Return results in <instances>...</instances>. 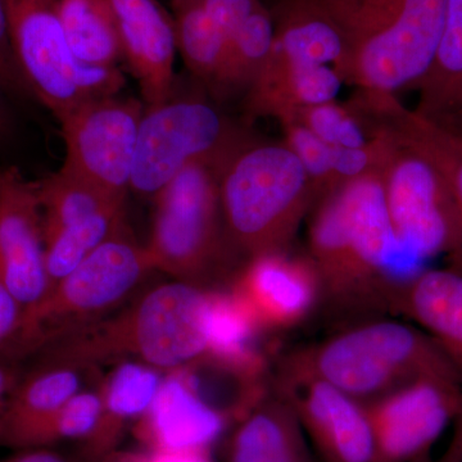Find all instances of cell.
I'll list each match as a JSON object with an SVG mask.
<instances>
[{
	"mask_svg": "<svg viewBox=\"0 0 462 462\" xmlns=\"http://www.w3.org/2000/svg\"><path fill=\"white\" fill-rule=\"evenodd\" d=\"M306 254L320 279L321 309L338 327L393 316L398 294L428 269L394 236L379 173L316 203Z\"/></svg>",
	"mask_w": 462,
	"mask_h": 462,
	"instance_id": "6da1fadb",
	"label": "cell"
},
{
	"mask_svg": "<svg viewBox=\"0 0 462 462\" xmlns=\"http://www.w3.org/2000/svg\"><path fill=\"white\" fill-rule=\"evenodd\" d=\"M211 291L179 279L154 285L115 315L58 337L35 355L99 367L135 360L175 372L208 355Z\"/></svg>",
	"mask_w": 462,
	"mask_h": 462,
	"instance_id": "7a4b0ae2",
	"label": "cell"
},
{
	"mask_svg": "<svg viewBox=\"0 0 462 462\" xmlns=\"http://www.w3.org/2000/svg\"><path fill=\"white\" fill-rule=\"evenodd\" d=\"M336 27L345 45L338 69L358 93L418 89L436 57L446 0H305Z\"/></svg>",
	"mask_w": 462,
	"mask_h": 462,
	"instance_id": "3957f363",
	"label": "cell"
},
{
	"mask_svg": "<svg viewBox=\"0 0 462 462\" xmlns=\"http://www.w3.org/2000/svg\"><path fill=\"white\" fill-rule=\"evenodd\" d=\"M284 357L363 403L425 376L462 382L439 346L418 325L396 316L342 325Z\"/></svg>",
	"mask_w": 462,
	"mask_h": 462,
	"instance_id": "277c9868",
	"label": "cell"
},
{
	"mask_svg": "<svg viewBox=\"0 0 462 462\" xmlns=\"http://www.w3.org/2000/svg\"><path fill=\"white\" fill-rule=\"evenodd\" d=\"M218 187L227 239L245 258L291 247L316 205L305 167L282 141L247 139L224 163Z\"/></svg>",
	"mask_w": 462,
	"mask_h": 462,
	"instance_id": "5b68a950",
	"label": "cell"
},
{
	"mask_svg": "<svg viewBox=\"0 0 462 462\" xmlns=\"http://www.w3.org/2000/svg\"><path fill=\"white\" fill-rule=\"evenodd\" d=\"M224 163H194L158 193L147 248L154 270L215 288L226 275L230 252L220 205Z\"/></svg>",
	"mask_w": 462,
	"mask_h": 462,
	"instance_id": "8992f818",
	"label": "cell"
},
{
	"mask_svg": "<svg viewBox=\"0 0 462 462\" xmlns=\"http://www.w3.org/2000/svg\"><path fill=\"white\" fill-rule=\"evenodd\" d=\"M152 272L147 248L127 229L116 234L25 311L14 357L27 360L51 340L108 318Z\"/></svg>",
	"mask_w": 462,
	"mask_h": 462,
	"instance_id": "52a82bcc",
	"label": "cell"
},
{
	"mask_svg": "<svg viewBox=\"0 0 462 462\" xmlns=\"http://www.w3.org/2000/svg\"><path fill=\"white\" fill-rule=\"evenodd\" d=\"M14 57L32 97L58 121L93 99L114 97L125 83L117 67L88 65L72 53L57 0H3Z\"/></svg>",
	"mask_w": 462,
	"mask_h": 462,
	"instance_id": "ba28073f",
	"label": "cell"
},
{
	"mask_svg": "<svg viewBox=\"0 0 462 462\" xmlns=\"http://www.w3.org/2000/svg\"><path fill=\"white\" fill-rule=\"evenodd\" d=\"M247 139L212 103L171 97L143 115L130 190L154 199L187 167L225 163Z\"/></svg>",
	"mask_w": 462,
	"mask_h": 462,
	"instance_id": "9c48e42d",
	"label": "cell"
},
{
	"mask_svg": "<svg viewBox=\"0 0 462 462\" xmlns=\"http://www.w3.org/2000/svg\"><path fill=\"white\" fill-rule=\"evenodd\" d=\"M383 126L392 145L379 176L394 236L425 263L445 257L462 269V230L445 178L418 148Z\"/></svg>",
	"mask_w": 462,
	"mask_h": 462,
	"instance_id": "30bf717a",
	"label": "cell"
},
{
	"mask_svg": "<svg viewBox=\"0 0 462 462\" xmlns=\"http://www.w3.org/2000/svg\"><path fill=\"white\" fill-rule=\"evenodd\" d=\"M144 108L138 100L93 99L60 120L66 144L65 169L126 199Z\"/></svg>",
	"mask_w": 462,
	"mask_h": 462,
	"instance_id": "8fae6325",
	"label": "cell"
},
{
	"mask_svg": "<svg viewBox=\"0 0 462 462\" xmlns=\"http://www.w3.org/2000/svg\"><path fill=\"white\" fill-rule=\"evenodd\" d=\"M366 407L374 462H413L431 448L462 407V382L425 376L383 394Z\"/></svg>",
	"mask_w": 462,
	"mask_h": 462,
	"instance_id": "7c38bea8",
	"label": "cell"
},
{
	"mask_svg": "<svg viewBox=\"0 0 462 462\" xmlns=\"http://www.w3.org/2000/svg\"><path fill=\"white\" fill-rule=\"evenodd\" d=\"M272 387L296 412L321 462H374L372 427L363 402L285 357L276 361Z\"/></svg>",
	"mask_w": 462,
	"mask_h": 462,
	"instance_id": "4fadbf2b",
	"label": "cell"
},
{
	"mask_svg": "<svg viewBox=\"0 0 462 462\" xmlns=\"http://www.w3.org/2000/svg\"><path fill=\"white\" fill-rule=\"evenodd\" d=\"M227 287L269 334L296 329L322 305L314 263L289 248L247 258Z\"/></svg>",
	"mask_w": 462,
	"mask_h": 462,
	"instance_id": "5bb4252c",
	"label": "cell"
},
{
	"mask_svg": "<svg viewBox=\"0 0 462 462\" xmlns=\"http://www.w3.org/2000/svg\"><path fill=\"white\" fill-rule=\"evenodd\" d=\"M0 279L25 311L51 291L38 188L17 167L0 170Z\"/></svg>",
	"mask_w": 462,
	"mask_h": 462,
	"instance_id": "9a60e30c",
	"label": "cell"
},
{
	"mask_svg": "<svg viewBox=\"0 0 462 462\" xmlns=\"http://www.w3.org/2000/svg\"><path fill=\"white\" fill-rule=\"evenodd\" d=\"M0 416V447L36 448L48 422L75 394L102 379V367L45 356H32ZM29 357V358H32Z\"/></svg>",
	"mask_w": 462,
	"mask_h": 462,
	"instance_id": "2e32d148",
	"label": "cell"
},
{
	"mask_svg": "<svg viewBox=\"0 0 462 462\" xmlns=\"http://www.w3.org/2000/svg\"><path fill=\"white\" fill-rule=\"evenodd\" d=\"M233 427L230 419L207 402L184 369L165 374L153 403L134 424L148 452L208 451Z\"/></svg>",
	"mask_w": 462,
	"mask_h": 462,
	"instance_id": "e0dca14e",
	"label": "cell"
},
{
	"mask_svg": "<svg viewBox=\"0 0 462 462\" xmlns=\"http://www.w3.org/2000/svg\"><path fill=\"white\" fill-rule=\"evenodd\" d=\"M120 33L123 57L141 85L148 107L172 97L175 25L156 0H108Z\"/></svg>",
	"mask_w": 462,
	"mask_h": 462,
	"instance_id": "ac0fdd59",
	"label": "cell"
},
{
	"mask_svg": "<svg viewBox=\"0 0 462 462\" xmlns=\"http://www.w3.org/2000/svg\"><path fill=\"white\" fill-rule=\"evenodd\" d=\"M393 316L421 328L462 378V269L428 267L398 294Z\"/></svg>",
	"mask_w": 462,
	"mask_h": 462,
	"instance_id": "d6986e66",
	"label": "cell"
},
{
	"mask_svg": "<svg viewBox=\"0 0 462 462\" xmlns=\"http://www.w3.org/2000/svg\"><path fill=\"white\" fill-rule=\"evenodd\" d=\"M165 373L135 360L116 363L102 376V413L94 433L81 443L85 462H99L117 452L125 431L153 403Z\"/></svg>",
	"mask_w": 462,
	"mask_h": 462,
	"instance_id": "ffe728a7",
	"label": "cell"
},
{
	"mask_svg": "<svg viewBox=\"0 0 462 462\" xmlns=\"http://www.w3.org/2000/svg\"><path fill=\"white\" fill-rule=\"evenodd\" d=\"M272 14L275 41L256 81L300 66L330 65L338 71L345 45L329 20L305 0H275Z\"/></svg>",
	"mask_w": 462,
	"mask_h": 462,
	"instance_id": "44dd1931",
	"label": "cell"
},
{
	"mask_svg": "<svg viewBox=\"0 0 462 462\" xmlns=\"http://www.w3.org/2000/svg\"><path fill=\"white\" fill-rule=\"evenodd\" d=\"M225 462H312L291 404L272 391L231 427Z\"/></svg>",
	"mask_w": 462,
	"mask_h": 462,
	"instance_id": "7402d4cb",
	"label": "cell"
},
{
	"mask_svg": "<svg viewBox=\"0 0 462 462\" xmlns=\"http://www.w3.org/2000/svg\"><path fill=\"white\" fill-rule=\"evenodd\" d=\"M374 118L418 148L447 182L462 230V134L442 121L404 107L397 96L367 97Z\"/></svg>",
	"mask_w": 462,
	"mask_h": 462,
	"instance_id": "603a6c76",
	"label": "cell"
},
{
	"mask_svg": "<svg viewBox=\"0 0 462 462\" xmlns=\"http://www.w3.org/2000/svg\"><path fill=\"white\" fill-rule=\"evenodd\" d=\"M343 84L333 66L294 67L252 85L247 93L248 112L278 120L298 109L334 102Z\"/></svg>",
	"mask_w": 462,
	"mask_h": 462,
	"instance_id": "cb8c5ba5",
	"label": "cell"
},
{
	"mask_svg": "<svg viewBox=\"0 0 462 462\" xmlns=\"http://www.w3.org/2000/svg\"><path fill=\"white\" fill-rule=\"evenodd\" d=\"M416 90L415 109L430 117H446L462 107V0H446L436 57Z\"/></svg>",
	"mask_w": 462,
	"mask_h": 462,
	"instance_id": "d4e9b609",
	"label": "cell"
},
{
	"mask_svg": "<svg viewBox=\"0 0 462 462\" xmlns=\"http://www.w3.org/2000/svg\"><path fill=\"white\" fill-rule=\"evenodd\" d=\"M58 16L72 53L88 65H117L120 33L108 0H57Z\"/></svg>",
	"mask_w": 462,
	"mask_h": 462,
	"instance_id": "484cf974",
	"label": "cell"
},
{
	"mask_svg": "<svg viewBox=\"0 0 462 462\" xmlns=\"http://www.w3.org/2000/svg\"><path fill=\"white\" fill-rule=\"evenodd\" d=\"M36 188L44 220V234L63 229L99 212L125 206V200L116 199L65 167L36 181Z\"/></svg>",
	"mask_w": 462,
	"mask_h": 462,
	"instance_id": "4316f807",
	"label": "cell"
},
{
	"mask_svg": "<svg viewBox=\"0 0 462 462\" xmlns=\"http://www.w3.org/2000/svg\"><path fill=\"white\" fill-rule=\"evenodd\" d=\"M275 41V21L263 3L231 36L224 65L212 85L215 91L227 96L248 93L263 71Z\"/></svg>",
	"mask_w": 462,
	"mask_h": 462,
	"instance_id": "83f0119b",
	"label": "cell"
},
{
	"mask_svg": "<svg viewBox=\"0 0 462 462\" xmlns=\"http://www.w3.org/2000/svg\"><path fill=\"white\" fill-rule=\"evenodd\" d=\"M124 229H126L124 207H118L44 234L45 267L51 289L74 272L103 243Z\"/></svg>",
	"mask_w": 462,
	"mask_h": 462,
	"instance_id": "f1b7e54d",
	"label": "cell"
},
{
	"mask_svg": "<svg viewBox=\"0 0 462 462\" xmlns=\"http://www.w3.org/2000/svg\"><path fill=\"white\" fill-rule=\"evenodd\" d=\"M173 8L178 51L188 69L212 87L224 65L230 36L216 25L199 0H173Z\"/></svg>",
	"mask_w": 462,
	"mask_h": 462,
	"instance_id": "f546056e",
	"label": "cell"
},
{
	"mask_svg": "<svg viewBox=\"0 0 462 462\" xmlns=\"http://www.w3.org/2000/svg\"><path fill=\"white\" fill-rule=\"evenodd\" d=\"M285 116L296 117L331 147H363L378 134V125L355 99L351 105H339L334 100Z\"/></svg>",
	"mask_w": 462,
	"mask_h": 462,
	"instance_id": "4dcf8cb0",
	"label": "cell"
},
{
	"mask_svg": "<svg viewBox=\"0 0 462 462\" xmlns=\"http://www.w3.org/2000/svg\"><path fill=\"white\" fill-rule=\"evenodd\" d=\"M102 407V391L98 382L79 392L69 402L60 407V411L42 430L36 448L69 440L83 443L96 430Z\"/></svg>",
	"mask_w": 462,
	"mask_h": 462,
	"instance_id": "1f68e13d",
	"label": "cell"
},
{
	"mask_svg": "<svg viewBox=\"0 0 462 462\" xmlns=\"http://www.w3.org/2000/svg\"><path fill=\"white\" fill-rule=\"evenodd\" d=\"M282 130V142L296 154L305 167L314 187L316 203L334 190V147L322 142L293 116L278 118Z\"/></svg>",
	"mask_w": 462,
	"mask_h": 462,
	"instance_id": "d6a6232c",
	"label": "cell"
},
{
	"mask_svg": "<svg viewBox=\"0 0 462 462\" xmlns=\"http://www.w3.org/2000/svg\"><path fill=\"white\" fill-rule=\"evenodd\" d=\"M0 85L5 93L14 96L32 97L23 72L12 50L9 39L7 16H5V2L0 0Z\"/></svg>",
	"mask_w": 462,
	"mask_h": 462,
	"instance_id": "836d02e7",
	"label": "cell"
},
{
	"mask_svg": "<svg viewBox=\"0 0 462 462\" xmlns=\"http://www.w3.org/2000/svg\"><path fill=\"white\" fill-rule=\"evenodd\" d=\"M200 5L205 9L216 25L227 35H234L238 27L261 5L263 0H199Z\"/></svg>",
	"mask_w": 462,
	"mask_h": 462,
	"instance_id": "e575fe53",
	"label": "cell"
},
{
	"mask_svg": "<svg viewBox=\"0 0 462 462\" xmlns=\"http://www.w3.org/2000/svg\"><path fill=\"white\" fill-rule=\"evenodd\" d=\"M23 314L25 309L0 279V355L14 358V346L23 328Z\"/></svg>",
	"mask_w": 462,
	"mask_h": 462,
	"instance_id": "d590c367",
	"label": "cell"
},
{
	"mask_svg": "<svg viewBox=\"0 0 462 462\" xmlns=\"http://www.w3.org/2000/svg\"><path fill=\"white\" fill-rule=\"evenodd\" d=\"M121 462H214L208 451L200 452H147V454H125L118 452Z\"/></svg>",
	"mask_w": 462,
	"mask_h": 462,
	"instance_id": "8d00e7d4",
	"label": "cell"
},
{
	"mask_svg": "<svg viewBox=\"0 0 462 462\" xmlns=\"http://www.w3.org/2000/svg\"><path fill=\"white\" fill-rule=\"evenodd\" d=\"M21 373H23L21 361L11 356L0 355V416L7 406L9 397L16 387Z\"/></svg>",
	"mask_w": 462,
	"mask_h": 462,
	"instance_id": "74e56055",
	"label": "cell"
},
{
	"mask_svg": "<svg viewBox=\"0 0 462 462\" xmlns=\"http://www.w3.org/2000/svg\"><path fill=\"white\" fill-rule=\"evenodd\" d=\"M0 462H85L74 460L53 451L50 447H39V448H27L16 451V454L8 457L0 458Z\"/></svg>",
	"mask_w": 462,
	"mask_h": 462,
	"instance_id": "f35d334b",
	"label": "cell"
},
{
	"mask_svg": "<svg viewBox=\"0 0 462 462\" xmlns=\"http://www.w3.org/2000/svg\"><path fill=\"white\" fill-rule=\"evenodd\" d=\"M438 462H462V407L451 425V437Z\"/></svg>",
	"mask_w": 462,
	"mask_h": 462,
	"instance_id": "ab89813d",
	"label": "cell"
},
{
	"mask_svg": "<svg viewBox=\"0 0 462 462\" xmlns=\"http://www.w3.org/2000/svg\"><path fill=\"white\" fill-rule=\"evenodd\" d=\"M5 90L0 85V139L5 135L9 126V115L5 100Z\"/></svg>",
	"mask_w": 462,
	"mask_h": 462,
	"instance_id": "60d3db41",
	"label": "cell"
},
{
	"mask_svg": "<svg viewBox=\"0 0 462 462\" xmlns=\"http://www.w3.org/2000/svg\"><path fill=\"white\" fill-rule=\"evenodd\" d=\"M436 120L442 121L451 126L452 129H455L456 132L462 134V107L456 111L455 114L446 116V117L436 118Z\"/></svg>",
	"mask_w": 462,
	"mask_h": 462,
	"instance_id": "b9f144b4",
	"label": "cell"
},
{
	"mask_svg": "<svg viewBox=\"0 0 462 462\" xmlns=\"http://www.w3.org/2000/svg\"><path fill=\"white\" fill-rule=\"evenodd\" d=\"M117 452H115V454L109 455L108 457L103 458V460L99 461V462H120V458H118Z\"/></svg>",
	"mask_w": 462,
	"mask_h": 462,
	"instance_id": "7bdbcfd3",
	"label": "cell"
},
{
	"mask_svg": "<svg viewBox=\"0 0 462 462\" xmlns=\"http://www.w3.org/2000/svg\"><path fill=\"white\" fill-rule=\"evenodd\" d=\"M413 462H438L437 460H434L433 457H431V455L425 456V457L420 458V460H416Z\"/></svg>",
	"mask_w": 462,
	"mask_h": 462,
	"instance_id": "ee69618b",
	"label": "cell"
}]
</instances>
